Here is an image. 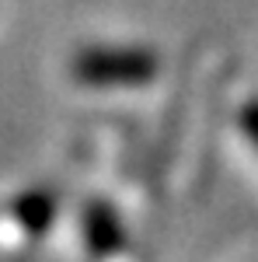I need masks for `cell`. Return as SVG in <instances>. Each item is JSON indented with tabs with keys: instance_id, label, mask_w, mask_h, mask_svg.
Returning <instances> with one entry per match:
<instances>
[{
	"instance_id": "obj_3",
	"label": "cell",
	"mask_w": 258,
	"mask_h": 262,
	"mask_svg": "<svg viewBox=\"0 0 258 262\" xmlns=\"http://www.w3.org/2000/svg\"><path fill=\"white\" fill-rule=\"evenodd\" d=\"M241 126H244V133L251 137V143L258 147V101H251V105L244 108V116H241Z\"/></svg>"
},
{
	"instance_id": "obj_2",
	"label": "cell",
	"mask_w": 258,
	"mask_h": 262,
	"mask_svg": "<svg viewBox=\"0 0 258 262\" xmlns=\"http://www.w3.org/2000/svg\"><path fill=\"white\" fill-rule=\"evenodd\" d=\"M87 238L95 248H105L108 245H119V227H115V217L105 210V206H95L91 213H87Z\"/></svg>"
},
{
	"instance_id": "obj_1",
	"label": "cell",
	"mask_w": 258,
	"mask_h": 262,
	"mask_svg": "<svg viewBox=\"0 0 258 262\" xmlns=\"http://www.w3.org/2000/svg\"><path fill=\"white\" fill-rule=\"evenodd\" d=\"M74 74L84 84L122 88L150 81L157 74V60L143 49H84L74 63Z\"/></svg>"
}]
</instances>
